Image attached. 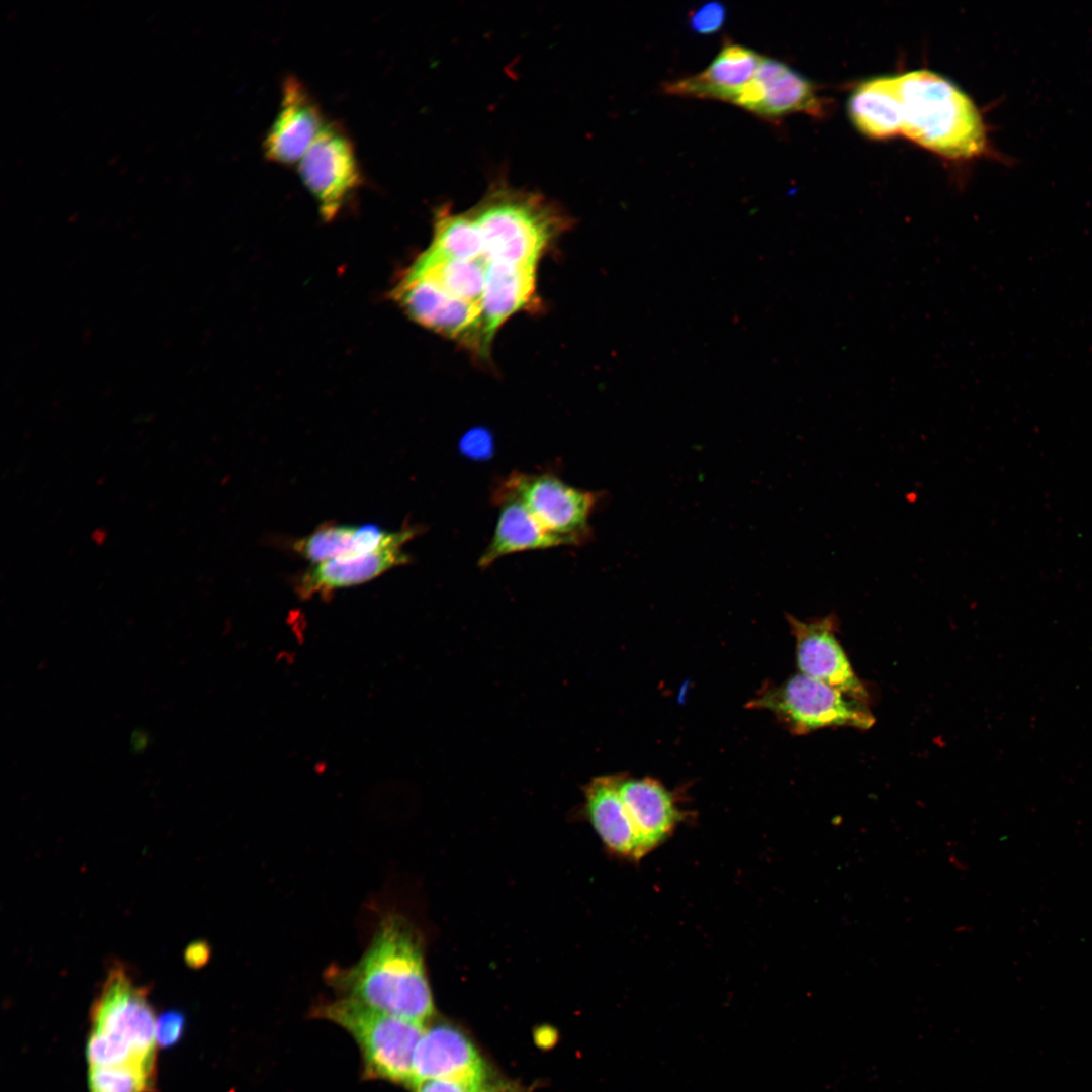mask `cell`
<instances>
[{
	"label": "cell",
	"instance_id": "19",
	"mask_svg": "<svg viewBox=\"0 0 1092 1092\" xmlns=\"http://www.w3.org/2000/svg\"><path fill=\"white\" fill-rule=\"evenodd\" d=\"M848 113L866 136L883 140L901 134V101L897 77L879 76L857 85L849 97Z\"/></svg>",
	"mask_w": 1092,
	"mask_h": 1092
},
{
	"label": "cell",
	"instance_id": "21",
	"mask_svg": "<svg viewBox=\"0 0 1092 1092\" xmlns=\"http://www.w3.org/2000/svg\"><path fill=\"white\" fill-rule=\"evenodd\" d=\"M433 226L431 244L420 254L417 261L430 263L447 259L474 260L484 257L480 231L470 209L456 213L443 206L436 211Z\"/></svg>",
	"mask_w": 1092,
	"mask_h": 1092
},
{
	"label": "cell",
	"instance_id": "9",
	"mask_svg": "<svg viewBox=\"0 0 1092 1092\" xmlns=\"http://www.w3.org/2000/svg\"><path fill=\"white\" fill-rule=\"evenodd\" d=\"M786 618L795 638L796 662L801 673L868 704L869 693L836 637L837 616L799 620L787 614Z\"/></svg>",
	"mask_w": 1092,
	"mask_h": 1092
},
{
	"label": "cell",
	"instance_id": "29",
	"mask_svg": "<svg viewBox=\"0 0 1092 1092\" xmlns=\"http://www.w3.org/2000/svg\"><path fill=\"white\" fill-rule=\"evenodd\" d=\"M480 1092H523L517 1085L489 1080Z\"/></svg>",
	"mask_w": 1092,
	"mask_h": 1092
},
{
	"label": "cell",
	"instance_id": "14",
	"mask_svg": "<svg viewBox=\"0 0 1092 1092\" xmlns=\"http://www.w3.org/2000/svg\"><path fill=\"white\" fill-rule=\"evenodd\" d=\"M418 533L417 528L405 527L390 532L385 543L371 553L314 564L299 577L296 590L305 599L314 595L324 596L338 588L368 582L393 567L406 564L410 556L402 547Z\"/></svg>",
	"mask_w": 1092,
	"mask_h": 1092
},
{
	"label": "cell",
	"instance_id": "25",
	"mask_svg": "<svg viewBox=\"0 0 1092 1092\" xmlns=\"http://www.w3.org/2000/svg\"><path fill=\"white\" fill-rule=\"evenodd\" d=\"M726 17V7L719 1H710L691 13L689 25L695 33L712 34L721 29Z\"/></svg>",
	"mask_w": 1092,
	"mask_h": 1092
},
{
	"label": "cell",
	"instance_id": "12",
	"mask_svg": "<svg viewBox=\"0 0 1092 1092\" xmlns=\"http://www.w3.org/2000/svg\"><path fill=\"white\" fill-rule=\"evenodd\" d=\"M431 1079L484 1083L489 1070L475 1043L449 1023L426 1026L413 1062V1085Z\"/></svg>",
	"mask_w": 1092,
	"mask_h": 1092
},
{
	"label": "cell",
	"instance_id": "6",
	"mask_svg": "<svg viewBox=\"0 0 1092 1092\" xmlns=\"http://www.w3.org/2000/svg\"><path fill=\"white\" fill-rule=\"evenodd\" d=\"M600 497L550 473L513 472L493 491L494 503L521 502L545 530L574 546L589 540V519Z\"/></svg>",
	"mask_w": 1092,
	"mask_h": 1092
},
{
	"label": "cell",
	"instance_id": "22",
	"mask_svg": "<svg viewBox=\"0 0 1092 1092\" xmlns=\"http://www.w3.org/2000/svg\"><path fill=\"white\" fill-rule=\"evenodd\" d=\"M488 261L447 259L430 263L415 260L402 277H427L451 295L469 303L480 304Z\"/></svg>",
	"mask_w": 1092,
	"mask_h": 1092
},
{
	"label": "cell",
	"instance_id": "23",
	"mask_svg": "<svg viewBox=\"0 0 1092 1092\" xmlns=\"http://www.w3.org/2000/svg\"><path fill=\"white\" fill-rule=\"evenodd\" d=\"M356 529L349 525L322 526L295 541L293 550L313 564L339 558L350 551Z\"/></svg>",
	"mask_w": 1092,
	"mask_h": 1092
},
{
	"label": "cell",
	"instance_id": "1",
	"mask_svg": "<svg viewBox=\"0 0 1092 1092\" xmlns=\"http://www.w3.org/2000/svg\"><path fill=\"white\" fill-rule=\"evenodd\" d=\"M343 997L385 1013L426 1024L434 1014L421 939L413 925L398 915L379 924L362 958L347 969L326 975Z\"/></svg>",
	"mask_w": 1092,
	"mask_h": 1092
},
{
	"label": "cell",
	"instance_id": "2",
	"mask_svg": "<svg viewBox=\"0 0 1092 1092\" xmlns=\"http://www.w3.org/2000/svg\"><path fill=\"white\" fill-rule=\"evenodd\" d=\"M896 77L901 134L948 159L999 157L990 144L981 112L952 82L924 69Z\"/></svg>",
	"mask_w": 1092,
	"mask_h": 1092
},
{
	"label": "cell",
	"instance_id": "16",
	"mask_svg": "<svg viewBox=\"0 0 1092 1092\" xmlns=\"http://www.w3.org/2000/svg\"><path fill=\"white\" fill-rule=\"evenodd\" d=\"M535 266L488 262L485 287L480 301L476 350L485 355L497 329L525 308L535 294Z\"/></svg>",
	"mask_w": 1092,
	"mask_h": 1092
},
{
	"label": "cell",
	"instance_id": "26",
	"mask_svg": "<svg viewBox=\"0 0 1092 1092\" xmlns=\"http://www.w3.org/2000/svg\"><path fill=\"white\" fill-rule=\"evenodd\" d=\"M185 1015L178 1010L164 1012L156 1023V1041L161 1048H171L179 1042L185 1031Z\"/></svg>",
	"mask_w": 1092,
	"mask_h": 1092
},
{
	"label": "cell",
	"instance_id": "5",
	"mask_svg": "<svg viewBox=\"0 0 1092 1092\" xmlns=\"http://www.w3.org/2000/svg\"><path fill=\"white\" fill-rule=\"evenodd\" d=\"M746 707L770 712L795 735L828 727L864 730L875 723L867 703L802 673L778 685L767 682Z\"/></svg>",
	"mask_w": 1092,
	"mask_h": 1092
},
{
	"label": "cell",
	"instance_id": "28",
	"mask_svg": "<svg viewBox=\"0 0 1092 1092\" xmlns=\"http://www.w3.org/2000/svg\"><path fill=\"white\" fill-rule=\"evenodd\" d=\"M463 450L472 456H485L491 450V439L480 429L467 433L462 440Z\"/></svg>",
	"mask_w": 1092,
	"mask_h": 1092
},
{
	"label": "cell",
	"instance_id": "11",
	"mask_svg": "<svg viewBox=\"0 0 1092 1092\" xmlns=\"http://www.w3.org/2000/svg\"><path fill=\"white\" fill-rule=\"evenodd\" d=\"M392 295L416 323L476 349L479 305L451 295L427 277H402Z\"/></svg>",
	"mask_w": 1092,
	"mask_h": 1092
},
{
	"label": "cell",
	"instance_id": "10",
	"mask_svg": "<svg viewBox=\"0 0 1092 1092\" xmlns=\"http://www.w3.org/2000/svg\"><path fill=\"white\" fill-rule=\"evenodd\" d=\"M732 104L766 118L792 113L823 117L827 106L811 81L771 58H763L754 78Z\"/></svg>",
	"mask_w": 1092,
	"mask_h": 1092
},
{
	"label": "cell",
	"instance_id": "4",
	"mask_svg": "<svg viewBox=\"0 0 1092 1092\" xmlns=\"http://www.w3.org/2000/svg\"><path fill=\"white\" fill-rule=\"evenodd\" d=\"M312 1014L338 1024L355 1039L365 1079L412 1087L414 1055L426 1024L346 997L317 1005Z\"/></svg>",
	"mask_w": 1092,
	"mask_h": 1092
},
{
	"label": "cell",
	"instance_id": "8",
	"mask_svg": "<svg viewBox=\"0 0 1092 1092\" xmlns=\"http://www.w3.org/2000/svg\"><path fill=\"white\" fill-rule=\"evenodd\" d=\"M298 173L326 220L340 212L362 183L354 145L335 122H326L299 161Z\"/></svg>",
	"mask_w": 1092,
	"mask_h": 1092
},
{
	"label": "cell",
	"instance_id": "13",
	"mask_svg": "<svg viewBox=\"0 0 1092 1092\" xmlns=\"http://www.w3.org/2000/svg\"><path fill=\"white\" fill-rule=\"evenodd\" d=\"M326 122L315 99L296 78L283 82L281 102L263 143L268 161L298 164Z\"/></svg>",
	"mask_w": 1092,
	"mask_h": 1092
},
{
	"label": "cell",
	"instance_id": "18",
	"mask_svg": "<svg viewBox=\"0 0 1092 1092\" xmlns=\"http://www.w3.org/2000/svg\"><path fill=\"white\" fill-rule=\"evenodd\" d=\"M620 776L594 778L584 788L588 817L608 849L619 856L639 860L640 842L619 792Z\"/></svg>",
	"mask_w": 1092,
	"mask_h": 1092
},
{
	"label": "cell",
	"instance_id": "7",
	"mask_svg": "<svg viewBox=\"0 0 1092 1092\" xmlns=\"http://www.w3.org/2000/svg\"><path fill=\"white\" fill-rule=\"evenodd\" d=\"M156 1023L146 988L138 985L121 965L114 966L92 1006L91 1032L112 1038L156 1062Z\"/></svg>",
	"mask_w": 1092,
	"mask_h": 1092
},
{
	"label": "cell",
	"instance_id": "20",
	"mask_svg": "<svg viewBox=\"0 0 1092 1092\" xmlns=\"http://www.w3.org/2000/svg\"><path fill=\"white\" fill-rule=\"evenodd\" d=\"M498 505L492 538L478 560L480 568H487L509 554L567 546L564 540L545 530L521 502L511 498Z\"/></svg>",
	"mask_w": 1092,
	"mask_h": 1092
},
{
	"label": "cell",
	"instance_id": "24",
	"mask_svg": "<svg viewBox=\"0 0 1092 1092\" xmlns=\"http://www.w3.org/2000/svg\"><path fill=\"white\" fill-rule=\"evenodd\" d=\"M155 1074L134 1066L89 1067L90 1092H150Z\"/></svg>",
	"mask_w": 1092,
	"mask_h": 1092
},
{
	"label": "cell",
	"instance_id": "17",
	"mask_svg": "<svg viewBox=\"0 0 1092 1092\" xmlns=\"http://www.w3.org/2000/svg\"><path fill=\"white\" fill-rule=\"evenodd\" d=\"M763 57L752 49L728 43L702 72L664 85L670 95L733 103L754 78Z\"/></svg>",
	"mask_w": 1092,
	"mask_h": 1092
},
{
	"label": "cell",
	"instance_id": "27",
	"mask_svg": "<svg viewBox=\"0 0 1092 1092\" xmlns=\"http://www.w3.org/2000/svg\"><path fill=\"white\" fill-rule=\"evenodd\" d=\"M487 1082L431 1079L417 1084L414 1087V1092H480Z\"/></svg>",
	"mask_w": 1092,
	"mask_h": 1092
},
{
	"label": "cell",
	"instance_id": "15",
	"mask_svg": "<svg viewBox=\"0 0 1092 1092\" xmlns=\"http://www.w3.org/2000/svg\"><path fill=\"white\" fill-rule=\"evenodd\" d=\"M619 792L636 830L643 856L662 844L684 819L674 794L653 778L620 776Z\"/></svg>",
	"mask_w": 1092,
	"mask_h": 1092
},
{
	"label": "cell",
	"instance_id": "3",
	"mask_svg": "<svg viewBox=\"0 0 1092 1092\" xmlns=\"http://www.w3.org/2000/svg\"><path fill=\"white\" fill-rule=\"evenodd\" d=\"M488 262L535 266L566 217L543 195L499 180L470 209Z\"/></svg>",
	"mask_w": 1092,
	"mask_h": 1092
}]
</instances>
